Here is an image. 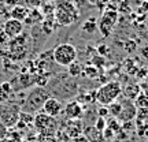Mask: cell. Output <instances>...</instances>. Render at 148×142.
<instances>
[{"label":"cell","instance_id":"83f0119b","mask_svg":"<svg viewBox=\"0 0 148 142\" xmlns=\"http://www.w3.org/2000/svg\"><path fill=\"white\" fill-rule=\"evenodd\" d=\"M137 79H145L148 77V67H140V69L137 70V73H136V75H134Z\"/></svg>","mask_w":148,"mask_h":142},{"label":"cell","instance_id":"8fae6325","mask_svg":"<svg viewBox=\"0 0 148 142\" xmlns=\"http://www.w3.org/2000/svg\"><path fill=\"white\" fill-rule=\"evenodd\" d=\"M63 109H64V115H66V118L70 119V120L81 119L82 115H84V108H82V105H81V103L77 101V100L69 101Z\"/></svg>","mask_w":148,"mask_h":142},{"label":"cell","instance_id":"e575fe53","mask_svg":"<svg viewBox=\"0 0 148 142\" xmlns=\"http://www.w3.org/2000/svg\"><path fill=\"white\" fill-rule=\"evenodd\" d=\"M145 126L148 127V116H147V119H145Z\"/></svg>","mask_w":148,"mask_h":142},{"label":"cell","instance_id":"74e56055","mask_svg":"<svg viewBox=\"0 0 148 142\" xmlns=\"http://www.w3.org/2000/svg\"><path fill=\"white\" fill-rule=\"evenodd\" d=\"M0 142H3V141H0Z\"/></svg>","mask_w":148,"mask_h":142},{"label":"cell","instance_id":"4dcf8cb0","mask_svg":"<svg viewBox=\"0 0 148 142\" xmlns=\"http://www.w3.org/2000/svg\"><path fill=\"white\" fill-rule=\"evenodd\" d=\"M138 53H140V56H141L144 60H148V42L147 44H144L143 47H140Z\"/></svg>","mask_w":148,"mask_h":142},{"label":"cell","instance_id":"277c9868","mask_svg":"<svg viewBox=\"0 0 148 142\" xmlns=\"http://www.w3.org/2000/svg\"><path fill=\"white\" fill-rule=\"evenodd\" d=\"M77 49L73 44L69 42H62L53 48L52 51V58L53 62L60 66V67H69L71 63L77 60Z\"/></svg>","mask_w":148,"mask_h":142},{"label":"cell","instance_id":"44dd1931","mask_svg":"<svg viewBox=\"0 0 148 142\" xmlns=\"http://www.w3.org/2000/svg\"><path fill=\"white\" fill-rule=\"evenodd\" d=\"M133 103H134L136 108H148V94L144 93V92H141V93L133 100Z\"/></svg>","mask_w":148,"mask_h":142},{"label":"cell","instance_id":"d590c367","mask_svg":"<svg viewBox=\"0 0 148 142\" xmlns=\"http://www.w3.org/2000/svg\"><path fill=\"white\" fill-rule=\"evenodd\" d=\"M144 1H148V0H144Z\"/></svg>","mask_w":148,"mask_h":142},{"label":"cell","instance_id":"d6a6232c","mask_svg":"<svg viewBox=\"0 0 148 142\" xmlns=\"http://www.w3.org/2000/svg\"><path fill=\"white\" fill-rule=\"evenodd\" d=\"M70 142H89V141L86 139V137H85L84 134H79V135H77V137H74Z\"/></svg>","mask_w":148,"mask_h":142},{"label":"cell","instance_id":"9c48e42d","mask_svg":"<svg viewBox=\"0 0 148 142\" xmlns=\"http://www.w3.org/2000/svg\"><path fill=\"white\" fill-rule=\"evenodd\" d=\"M23 32V22L16 21V19H7L3 25V33L8 38H15V37L21 36Z\"/></svg>","mask_w":148,"mask_h":142},{"label":"cell","instance_id":"ffe728a7","mask_svg":"<svg viewBox=\"0 0 148 142\" xmlns=\"http://www.w3.org/2000/svg\"><path fill=\"white\" fill-rule=\"evenodd\" d=\"M107 109H108V115L111 116V118H118L119 116V113H121L122 111V104L119 100H115L114 103H111L110 105H107Z\"/></svg>","mask_w":148,"mask_h":142},{"label":"cell","instance_id":"52a82bcc","mask_svg":"<svg viewBox=\"0 0 148 142\" xmlns=\"http://www.w3.org/2000/svg\"><path fill=\"white\" fill-rule=\"evenodd\" d=\"M21 111L16 105H8L0 109V120L3 126H12L16 120H19Z\"/></svg>","mask_w":148,"mask_h":142},{"label":"cell","instance_id":"f546056e","mask_svg":"<svg viewBox=\"0 0 148 142\" xmlns=\"http://www.w3.org/2000/svg\"><path fill=\"white\" fill-rule=\"evenodd\" d=\"M103 135H104V139H106V142H107V141H111L112 138L115 137V132L112 131L111 128H108V127H106V128L103 130Z\"/></svg>","mask_w":148,"mask_h":142},{"label":"cell","instance_id":"ac0fdd59","mask_svg":"<svg viewBox=\"0 0 148 142\" xmlns=\"http://www.w3.org/2000/svg\"><path fill=\"white\" fill-rule=\"evenodd\" d=\"M81 77H84L86 79H96V78H99V70H97V67L92 66V64H88L85 67L82 66Z\"/></svg>","mask_w":148,"mask_h":142},{"label":"cell","instance_id":"3957f363","mask_svg":"<svg viewBox=\"0 0 148 142\" xmlns=\"http://www.w3.org/2000/svg\"><path fill=\"white\" fill-rule=\"evenodd\" d=\"M48 97H51L49 92L44 88L37 86L27 94L26 100L23 101V105H22L21 112H26V113H34L38 109H41L44 103Z\"/></svg>","mask_w":148,"mask_h":142},{"label":"cell","instance_id":"1f68e13d","mask_svg":"<svg viewBox=\"0 0 148 142\" xmlns=\"http://www.w3.org/2000/svg\"><path fill=\"white\" fill-rule=\"evenodd\" d=\"M97 116H100V118H107V116H108V109H107V107L101 105L100 108L97 109Z\"/></svg>","mask_w":148,"mask_h":142},{"label":"cell","instance_id":"603a6c76","mask_svg":"<svg viewBox=\"0 0 148 142\" xmlns=\"http://www.w3.org/2000/svg\"><path fill=\"white\" fill-rule=\"evenodd\" d=\"M90 64L97 67V69H103L104 64H106V59L103 58L101 55H95V56L92 58V60H90Z\"/></svg>","mask_w":148,"mask_h":142},{"label":"cell","instance_id":"5b68a950","mask_svg":"<svg viewBox=\"0 0 148 142\" xmlns=\"http://www.w3.org/2000/svg\"><path fill=\"white\" fill-rule=\"evenodd\" d=\"M119 19V12L118 10H110L106 8L103 10L100 18L97 21V30L100 32L103 37H108L112 33V30L115 29L116 23Z\"/></svg>","mask_w":148,"mask_h":142},{"label":"cell","instance_id":"cb8c5ba5","mask_svg":"<svg viewBox=\"0 0 148 142\" xmlns=\"http://www.w3.org/2000/svg\"><path fill=\"white\" fill-rule=\"evenodd\" d=\"M92 5H95L97 8H100V10H104L107 8V5L110 3V0H88Z\"/></svg>","mask_w":148,"mask_h":142},{"label":"cell","instance_id":"30bf717a","mask_svg":"<svg viewBox=\"0 0 148 142\" xmlns=\"http://www.w3.org/2000/svg\"><path fill=\"white\" fill-rule=\"evenodd\" d=\"M42 112L47 115L52 116V118H58L62 112H63V104L56 99V97H48L44 105H42Z\"/></svg>","mask_w":148,"mask_h":142},{"label":"cell","instance_id":"d4e9b609","mask_svg":"<svg viewBox=\"0 0 148 142\" xmlns=\"http://www.w3.org/2000/svg\"><path fill=\"white\" fill-rule=\"evenodd\" d=\"M25 3L29 10H36L42 5V0H25Z\"/></svg>","mask_w":148,"mask_h":142},{"label":"cell","instance_id":"8d00e7d4","mask_svg":"<svg viewBox=\"0 0 148 142\" xmlns=\"http://www.w3.org/2000/svg\"><path fill=\"white\" fill-rule=\"evenodd\" d=\"M147 141H148V137H147Z\"/></svg>","mask_w":148,"mask_h":142},{"label":"cell","instance_id":"d6986e66","mask_svg":"<svg viewBox=\"0 0 148 142\" xmlns=\"http://www.w3.org/2000/svg\"><path fill=\"white\" fill-rule=\"evenodd\" d=\"M66 69H67V75L71 77V78H78V77H81V73H82V64L78 63L77 60H75L74 63L70 64L69 67H66Z\"/></svg>","mask_w":148,"mask_h":142},{"label":"cell","instance_id":"7a4b0ae2","mask_svg":"<svg viewBox=\"0 0 148 142\" xmlns=\"http://www.w3.org/2000/svg\"><path fill=\"white\" fill-rule=\"evenodd\" d=\"M122 94V88L121 84L118 81H110L103 84L96 92L95 100L103 107L110 105L111 103L118 100V97Z\"/></svg>","mask_w":148,"mask_h":142},{"label":"cell","instance_id":"7c38bea8","mask_svg":"<svg viewBox=\"0 0 148 142\" xmlns=\"http://www.w3.org/2000/svg\"><path fill=\"white\" fill-rule=\"evenodd\" d=\"M84 135L89 142H106L103 132L99 131L95 126H86L84 127Z\"/></svg>","mask_w":148,"mask_h":142},{"label":"cell","instance_id":"8992f818","mask_svg":"<svg viewBox=\"0 0 148 142\" xmlns=\"http://www.w3.org/2000/svg\"><path fill=\"white\" fill-rule=\"evenodd\" d=\"M33 124L36 127L38 132H41V135L52 137V134L58 131V122L55 118L47 115L44 112H38L33 118Z\"/></svg>","mask_w":148,"mask_h":142},{"label":"cell","instance_id":"9a60e30c","mask_svg":"<svg viewBox=\"0 0 148 142\" xmlns=\"http://www.w3.org/2000/svg\"><path fill=\"white\" fill-rule=\"evenodd\" d=\"M29 11L30 10H29L27 7H25V5H15V7H12V10L10 11V15H11L12 19L23 22L25 19H26Z\"/></svg>","mask_w":148,"mask_h":142},{"label":"cell","instance_id":"7402d4cb","mask_svg":"<svg viewBox=\"0 0 148 142\" xmlns=\"http://www.w3.org/2000/svg\"><path fill=\"white\" fill-rule=\"evenodd\" d=\"M11 92H12V88L8 82L0 85V101H5L8 97H10Z\"/></svg>","mask_w":148,"mask_h":142},{"label":"cell","instance_id":"484cf974","mask_svg":"<svg viewBox=\"0 0 148 142\" xmlns=\"http://www.w3.org/2000/svg\"><path fill=\"white\" fill-rule=\"evenodd\" d=\"M93 126L99 130V131L103 132V130L107 127V120H106V118H100V116H97V120L95 122V124Z\"/></svg>","mask_w":148,"mask_h":142},{"label":"cell","instance_id":"6da1fadb","mask_svg":"<svg viewBox=\"0 0 148 142\" xmlns=\"http://www.w3.org/2000/svg\"><path fill=\"white\" fill-rule=\"evenodd\" d=\"M77 18H78V11L75 8V5L71 1H69V0L59 1L58 5L55 7L53 19L60 26H70V25H73L74 22L77 21Z\"/></svg>","mask_w":148,"mask_h":142},{"label":"cell","instance_id":"e0dca14e","mask_svg":"<svg viewBox=\"0 0 148 142\" xmlns=\"http://www.w3.org/2000/svg\"><path fill=\"white\" fill-rule=\"evenodd\" d=\"M81 29H82V32L86 33V34H93V33H96V30H97V21H96L95 16L88 18V19L82 23Z\"/></svg>","mask_w":148,"mask_h":142},{"label":"cell","instance_id":"2e32d148","mask_svg":"<svg viewBox=\"0 0 148 142\" xmlns=\"http://www.w3.org/2000/svg\"><path fill=\"white\" fill-rule=\"evenodd\" d=\"M42 19H44V15H42L41 10L36 8V10H30V11H29L26 19H25L23 22H25V23H27V25H34V23H38V22H42Z\"/></svg>","mask_w":148,"mask_h":142},{"label":"cell","instance_id":"836d02e7","mask_svg":"<svg viewBox=\"0 0 148 142\" xmlns=\"http://www.w3.org/2000/svg\"><path fill=\"white\" fill-rule=\"evenodd\" d=\"M5 135V127L3 124H0V141H1V138Z\"/></svg>","mask_w":148,"mask_h":142},{"label":"cell","instance_id":"5bb4252c","mask_svg":"<svg viewBox=\"0 0 148 142\" xmlns=\"http://www.w3.org/2000/svg\"><path fill=\"white\" fill-rule=\"evenodd\" d=\"M140 93H141V86L137 85V84H129L122 89V94H123V97L127 99V100H132V101L134 100Z\"/></svg>","mask_w":148,"mask_h":142},{"label":"cell","instance_id":"4fadbf2b","mask_svg":"<svg viewBox=\"0 0 148 142\" xmlns=\"http://www.w3.org/2000/svg\"><path fill=\"white\" fill-rule=\"evenodd\" d=\"M141 67V64H140V62H138L137 58H127L125 62H123V64H122V69H123V71L127 74V75H136V73H137V70Z\"/></svg>","mask_w":148,"mask_h":142},{"label":"cell","instance_id":"ba28073f","mask_svg":"<svg viewBox=\"0 0 148 142\" xmlns=\"http://www.w3.org/2000/svg\"><path fill=\"white\" fill-rule=\"evenodd\" d=\"M122 104V111L119 116L116 118L118 120L123 123V122H130V120H134V118H136V113H137V108L134 105V103L132 100H127L123 97V100L121 101Z\"/></svg>","mask_w":148,"mask_h":142},{"label":"cell","instance_id":"f1b7e54d","mask_svg":"<svg viewBox=\"0 0 148 142\" xmlns=\"http://www.w3.org/2000/svg\"><path fill=\"white\" fill-rule=\"evenodd\" d=\"M123 48H125V51L126 52H129V53H132V52H134L136 49H137V45H136V42L134 41H126V44L123 45Z\"/></svg>","mask_w":148,"mask_h":142},{"label":"cell","instance_id":"4316f807","mask_svg":"<svg viewBox=\"0 0 148 142\" xmlns=\"http://www.w3.org/2000/svg\"><path fill=\"white\" fill-rule=\"evenodd\" d=\"M136 132H137V135L140 138H145V139H147V137H148V127L145 126V123L141 124V126L136 127Z\"/></svg>","mask_w":148,"mask_h":142}]
</instances>
